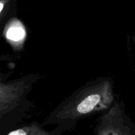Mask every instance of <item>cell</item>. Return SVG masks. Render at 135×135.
Returning a JSON list of instances; mask_svg holds the SVG:
<instances>
[{"label":"cell","instance_id":"cell-1","mask_svg":"<svg viewBox=\"0 0 135 135\" xmlns=\"http://www.w3.org/2000/svg\"><path fill=\"white\" fill-rule=\"evenodd\" d=\"M116 100L114 81L109 77L90 80L66 99L51 117L58 133L71 130L78 122L108 110Z\"/></svg>","mask_w":135,"mask_h":135},{"label":"cell","instance_id":"cell-2","mask_svg":"<svg viewBox=\"0 0 135 135\" xmlns=\"http://www.w3.org/2000/svg\"><path fill=\"white\" fill-rule=\"evenodd\" d=\"M93 135H135V123L127 113L123 102L116 100L100 113L93 127Z\"/></svg>","mask_w":135,"mask_h":135},{"label":"cell","instance_id":"cell-3","mask_svg":"<svg viewBox=\"0 0 135 135\" xmlns=\"http://www.w3.org/2000/svg\"><path fill=\"white\" fill-rule=\"evenodd\" d=\"M3 34L6 40L13 44L18 46L23 44L26 37V30L22 22L16 17H13L6 25L3 29Z\"/></svg>","mask_w":135,"mask_h":135},{"label":"cell","instance_id":"cell-4","mask_svg":"<svg viewBox=\"0 0 135 135\" xmlns=\"http://www.w3.org/2000/svg\"><path fill=\"white\" fill-rule=\"evenodd\" d=\"M19 83H0V111L15 101L22 92Z\"/></svg>","mask_w":135,"mask_h":135},{"label":"cell","instance_id":"cell-5","mask_svg":"<svg viewBox=\"0 0 135 135\" xmlns=\"http://www.w3.org/2000/svg\"><path fill=\"white\" fill-rule=\"evenodd\" d=\"M18 0H0V33L7 22L14 17Z\"/></svg>","mask_w":135,"mask_h":135}]
</instances>
